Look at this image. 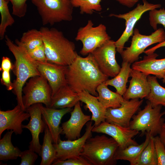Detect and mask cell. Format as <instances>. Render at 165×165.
Masks as SVG:
<instances>
[{"label":"cell","instance_id":"obj_1","mask_svg":"<svg viewBox=\"0 0 165 165\" xmlns=\"http://www.w3.org/2000/svg\"><path fill=\"white\" fill-rule=\"evenodd\" d=\"M66 78L67 84L75 92L86 91L97 97L98 86L108 79L100 69L91 53L86 57L78 55L68 66Z\"/></svg>","mask_w":165,"mask_h":165},{"label":"cell","instance_id":"obj_2","mask_svg":"<svg viewBox=\"0 0 165 165\" xmlns=\"http://www.w3.org/2000/svg\"><path fill=\"white\" fill-rule=\"evenodd\" d=\"M48 62L68 66L78 55L74 43L55 28L42 27L40 29Z\"/></svg>","mask_w":165,"mask_h":165},{"label":"cell","instance_id":"obj_3","mask_svg":"<svg viewBox=\"0 0 165 165\" xmlns=\"http://www.w3.org/2000/svg\"><path fill=\"white\" fill-rule=\"evenodd\" d=\"M5 38L6 45L15 59L14 68L16 79L13 82V93L16 96L17 104L26 111L23 102L24 86L29 78L40 74L36 61L30 56L26 49L18 43H14L7 35L5 36Z\"/></svg>","mask_w":165,"mask_h":165},{"label":"cell","instance_id":"obj_4","mask_svg":"<svg viewBox=\"0 0 165 165\" xmlns=\"http://www.w3.org/2000/svg\"><path fill=\"white\" fill-rule=\"evenodd\" d=\"M118 143L112 138L104 135L91 137L86 141L80 156L88 160L92 165H114Z\"/></svg>","mask_w":165,"mask_h":165},{"label":"cell","instance_id":"obj_5","mask_svg":"<svg viewBox=\"0 0 165 165\" xmlns=\"http://www.w3.org/2000/svg\"><path fill=\"white\" fill-rule=\"evenodd\" d=\"M37 7L43 25L73 19V7L70 0H31Z\"/></svg>","mask_w":165,"mask_h":165},{"label":"cell","instance_id":"obj_6","mask_svg":"<svg viewBox=\"0 0 165 165\" xmlns=\"http://www.w3.org/2000/svg\"><path fill=\"white\" fill-rule=\"evenodd\" d=\"M162 107L159 105L152 107L148 101L144 108L133 116L129 127L141 132V136L146 133L153 137L159 134L164 122L163 116L165 115V111H161Z\"/></svg>","mask_w":165,"mask_h":165},{"label":"cell","instance_id":"obj_7","mask_svg":"<svg viewBox=\"0 0 165 165\" xmlns=\"http://www.w3.org/2000/svg\"><path fill=\"white\" fill-rule=\"evenodd\" d=\"M165 41V32L162 28L155 30L149 35L140 33L138 29H134L130 46L120 54L123 61L130 64L138 61L140 55L144 52L148 47Z\"/></svg>","mask_w":165,"mask_h":165},{"label":"cell","instance_id":"obj_8","mask_svg":"<svg viewBox=\"0 0 165 165\" xmlns=\"http://www.w3.org/2000/svg\"><path fill=\"white\" fill-rule=\"evenodd\" d=\"M94 25L92 21L89 20L85 26L78 30L75 39L82 42V47L80 53L83 56L91 53L111 39L105 25L101 24L94 27Z\"/></svg>","mask_w":165,"mask_h":165},{"label":"cell","instance_id":"obj_9","mask_svg":"<svg viewBox=\"0 0 165 165\" xmlns=\"http://www.w3.org/2000/svg\"><path fill=\"white\" fill-rule=\"evenodd\" d=\"M23 102L26 109L37 103L49 107L52 90L47 80L40 75L31 78L23 88Z\"/></svg>","mask_w":165,"mask_h":165},{"label":"cell","instance_id":"obj_10","mask_svg":"<svg viewBox=\"0 0 165 165\" xmlns=\"http://www.w3.org/2000/svg\"><path fill=\"white\" fill-rule=\"evenodd\" d=\"M143 4H138L137 7L126 13L116 14L111 13L110 16H114L125 21V29L120 38L115 41L116 51L121 54L123 50L125 43L132 36L134 28L137 22L145 12L160 8V4L149 3L146 0H143Z\"/></svg>","mask_w":165,"mask_h":165},{"label":"cell","instance_id":"obj_11","mask_svg":"<svg viewBox=\"0 0 165 165\" xmlns=\"http://www.w3.org/2000/svg\"><path fill=\"white\" fill-rule=\"evenodd\" d=\"M115 41L111 39L91 53L102 72L108 77L113 78L121 67L116 59Z\"/></svg>","mask_w":165,"mask_h":165},{"label":"cell","instance_id":"obj_12","mask_svg":"<svg viewBox=\"0 0 165 165\" xmlns=\"http://www.w3.org/2000/svg\"><path fill=\"white\" fill-rule=\"evenodd\" d=\"M94 126L92 121H89L86 124L85 132L81 137L72 140L62 141L60 138L57 143H54L56 152L55 160H65L80 156L86 141L92 137V130Z\"/></svg>","mask_w":165,"mask_h":165},{"label":"cell","instance_id":"obj_13","mask_svg":"<svg viewBox=\"0 0 165 165\" xmlns=\"http://www.w3.org/2000/svg\"><path fill=\"white\" fill-rule=\"evenodd\" d=\"M92 131L110 136L118 143L120 148H125L131 145H138L133 138L139 132L129 127H124L105 121L97 126H94Z\"/></svg>","mask_w":165,"mask_h":165},{"label":"cell","instance_id":"obj_14","mask_svg":"<svg viewBox=\"0 0 165 165\" xmlns=\"http://www.w3.org/2000/svg\"><path fill=\"white\" fill-rule=\"evenodd\" d=\"M143 101V100L139 99L124 100L119 107L107 108L105 121L124 127H129L131 119L138 111Z\"/></svg>","mask_w":165,"mask_h":165},{"label":"cell","instance_id":"obj_15","mask_svg":"<svg viewBox=\"0 0 165 165\" xmlns=\"http://www.w3.org/2000/svg\"><path fill=\"white\" fill-rule=\"evenodd\" d=\"M42 103L33 104L26 109V111L30 115V120L26 125H22L23 128L28 129L32 137L29 148L40 156L42 145L40 143L39 136L44 130L46 124L43 120L41 108Z\"/></svg>","mask_w":165,"mask_h":165},{"label":"cell","instance_id":"obj_16","mask_svg":"<svg viewBox=\"0 0 165 165\" xmlns=\"http://www.w3.org/2000/svg\"><path fill=\"white\" fill-rule=\"evenodd\" d=\"M40 75L47 81L52 90V96L62 87L67 84L66 75L67 66L59 65L48 62L36 61Z\"/></svg>","mask_w":165,"mask_h":165},{"label":"cell","instance_id":"obj_17","mask_svg":"<svg viewBox=\"0 0 165 165\" xmlns=\"http://www.w3.org/2000/svg\"><path fill=\"white\" fill-rule=\"evenodd\" d=\"M30 117L29 113L18 104L12 109L0 110V138L6 130H12L16 134H21L23 132L22 123Z\"/></svg>","mask_w":165,"mask_h":165},{"label":"cell","instance_id":"obj_18","mask_svg":"<svg viewBox=\"0 0 165 165\" xmlns=\"http://www.w3.org/2000/svg\"><path fill=\"white\" fill-rule=\"evenodd\" d=\"M70 113V119L62 124L61 134L64 135L68 140H72L80 137L82 128L91 120V117L83 113L80 101L74 106Z\"/></svg>","mask_w":165,"mask_h":165},{"label":"cell","instance_id":"obj_19","mask_svg":"<svg viewBox=\"0 0 165 165\" xmlns=\"http://www.w3.org/2000/svg\"><path fill=\"white\" fill-rule=\"evenodd\" d=\"M148 76L142 72L132 68L129 87L123 96L124 99L129 100L145 98L150 91Z\"/></svg>","mask_w":165,"mask_h":165},{"label":"cell","instance_id":"obj_20","mask_svg":"<svg viewBox=\"0 0 165 165\" xmlns=\"http://www.w3.org/2000/svg\"><path fill=\"white\" fill-rule=\"evenodd\" d=\"M41 108L42 119L48 126L53 142L56 144L62 132L61 127L60 126L61 119L64 115L72 111V108L56 109L44 107L42 104Z\"/></svg>","mask_w":165,"mask_h":165},{"label":"cell","instance_id":"obj_21","mask_svg":"<svg viewBox=\"0 0 165 165\" xmlns=\"http://www.w3.org/2000/svg\"><path fill=\"white\" fill-rule=\"evenodd\" d=\"M158 56L154 53L145 56L142 60L133 63L131 68L148 75H153L157 78L162 79L165 74V58L156 59Z\"/></svg>","mask_w":165,"mask_h":165},{"label":"cell","instance_id":"obj_22","mask_svg":"<svg viewBox=\"0 0 165 165\" xmlns=\"http://www.w3.org/2000/svg\"><path fill=\"white\" fill-rule=\"evenodd\" d=\"M79 101L78 93L74 91L67 84L52 96L49 107L56 109L72 108Z\"/></svg>","mask_w":165,"mask_h":165},{"label":"cell","instance_id":"obj_23","mask_svg":"<svg viewBox=\"0 0 165 165\" xmlns=\"http://www.w3.org/2000/svg\"><path fill=\"white\" fill-rule=\"evenodd\" d=\"M79 100L86 105L92 113L91 121L94 122V126H97L105 121L106 109L98 100L97 96L92 95L86 91L78 93Z\"/></svg>","mask_w":165,"mask_h":165},{"label":"cell","instance_id":"obj_24","mask_svg":"<svg viewBox=\"0 0 165 165\" xmlns=\"http://www.w3.org/2000/svg\"><path fill=\"white\" fill-rule=\"evenodd\" d=\"M145 134V140L140 145H131L124 149L119 147L115 154V160L116 161L127 160L130 162V165H136L143 151L150 140V134L148 133Z\"/></svg>","mask_w":165,"mask_h":165},{"label":"cell","instance_id":"obj_25","mask_svg":"<svg viewBox=\"0 0 165 165\" xmlns=\"http://www.w3.org/2000/svg\"><path fill=\"white\" fill-rule=\"evenodd\" d=\"M105 83L99 85L97 88L98 100L106 109L119 107L124 99L122 96L117 92L109 90Z\"/></svg>","mask_w":165,"mask_h":165},{"label":"cell","instance_id":"obj_26","mask_svg":"<svg viewBox=\"0 0 165 165\" xmlns=\"http://www.w3.org/2000/svg\"><path fill=\"white\" fill-rule=\"evenodd\" d=\"M131 64L127 62L123 61L121 67L118 74L105 82L107 86L114 87L116 90V92L122 96L127 89L126 85L132 69Z\"/></svg>","mask_w":165,"mask_h":165},{"label":"cell","instance_id":"obj_27","mask_svg":"<svg viewBox=\"0 0 165 165\" xmlns=\"http://www.w3.org/2000/svg\"><path fill=\"white\" fill-rule=\"evenodd\" d=\"M44 132L40 155L42 158L40 165H50L56 160V152L52 144L53 141L52 135L46 124Z\"/></svg>","mask_w":165,"mask_h":165},{"label":"cell","instance_id":"obj_28","mask_svg":"<svg viewBox=\"0 0 165 165\" xmlns=\"http://www.w3.org/2000/svg\"><path fill=\"white\" fill-rule=\"evenodd\" d=\"M13 130L6 132L0 140V160L7 161L16 160L20 157L21 151L14 146L11 142V137Z\"/></svg>","mask_w":165,"mask_h":165},{"label":"cell","instance_id":"obj_29","mask_svg":"<svg viewBox=\"0 0 165 165\" xmlns=\"http://www.w3.org/2000/svg\"><path fill=\"white\" fill-rule=\"evenodd\" d=\"M148 79L150 91L145 98L152 107L159 105L165 107V88L160 85L155 76L148 75Z\"/></svg>","mask_w":165,"mask_h":165},{"label":"cell","instance_id":"obj_30","mask_svg":"<svg viewBox=\"0 0 165 165\" xmlns=\"http://www.w3.org/2000/svg\"><path fill=\"white\" fill-rule=\"evenodd\" d=\"M15 43L23 46L28 52L43 44L41 31L35 29L29 30L23 33L20 40L16 39Z\"/></svg>","mask_w":165,"mask_h":165},{"label":"cell","instance_id":"obj_31","mask_svg":"<svg viewBox=\"0 0 165 165\" xmlns=\"http://www.w3.org/2000/svg\"><path fill=\"white\" fill-rule=\"evenodd\" d=\"M153 137L143 151L136 165H157V160Z\"/></svg>","mask_w":165,"mask_h":165},{"label":"cell","instance_id":"obj_32","mask_svg":"<svg viewBox=\"0 0 165 165\" xmlns=\"http://www.w3.org/2000/svg\"><path fill=\"white\" fill-rule=\"evenodd\" d=\"M9 2L0 0V13L1 21L0 24V39L2 40L5 37L7 27L11 26L15 20L10 13L8 4Z\"/></svg>","mask_w":165,"mask_h":165},{"label":"cell","instance_id":"obj_33","mask_svg":"<svg viewBox=\"0 0 165 165\" xmlns=\"http://www.w3.org/2000/svg\"><path fill=\"white\" fill-rule=\"evenodd\" d=\"M102 0H70L73 7L79 8L80 13L91 15L94 11L100 12L102 9Z\"/></svg>","mask_w":165,"mask_h":165},{"label":"cell","instance_id":"obj_34","mask_svg":"<svg viewBox=\"0 0 165 165\" xmlns=\"http://www.w3.org/2000/svg\"><path fill=\"white\" fill-rule=\"evenodd\" d=\"M149 20L151 26L155 30H157L158 24H162L165 28V10L164 8L149 11Z\"/></svg>","mask_w":165,"mask_h":165},{"label":"cell","instance_id":"obj_35","mask_svg":"<svg viewBox=\"0 0 165 165\" xmlns=\"http://www.w3.org/2000/svg\"><path fill=\"white\" fill-rule=\"evenodd\" d=\"M10 2L12 5V14L18 17L24 16L27 11V1L28 0H5Z\"/></svg>","mask_w":165,"mask_h":165},{"label":"cell","instance_id":"obj_36","mask_svg":"<svg viewBox=\"0 0 165 165\" xmlns=\"http://www.w3.org/2000/svg\"><path fill=\"white\" fill-rule=\"evenodd\" d=\"M157 160V165H165V148L159 136L153 137Z\"/></svg>","mask_w":165,"mask_h":165},{"label":"cell","instance_id":"obj_37","mask_svg":"<svg viewBox=\"0 0 165 165\" xmlns=\"http://www.w3.org/2000/svg\"><path fill=\"white\" fill-rule=\"evenodd\" d=\"M53 165H92L86 159L80 156L79 157L72 158L65 160H56Z\"/></svg>","mask_w":165,"mask_h":165},{"label":"cell","instance_id":"obj_38","mask_svg":"<svg viewBox=\"0 0 165 165\" xmlns=\"http://www.w3.org/2000/svg\"><path fill=\"white\" fill-rule=\"evenodd\" d=\"M21 161L20 165H33L38 158L35 152L29 149L21 152L20 157Z\"/></svg>","mask_w":165,"mask_h":165},{"label":"cell","instance_id":"obj_39","mask_svg":"<svg viewBox=\"0 0 165 165\" xmlns=\"http://www.w3.org/2000/svg\"><path fill=\"white\" fill-rule=\"evenodd\" d=\"M28 52L30 56L36 61L42 62H48L43 44Z\"/></svg>","mask_w":165,"mask_h":165},{"label":"cell","instance_id":"obj_40","mask_svg":"<svg viewBox=\"0 0 165 165\" xmlns=\"http://www.w3.org/2000/svg\"><path fill=\"white\" fill-rule=\"evenodd\" d=\"M1 81V83L5 86L7 90H13L14 83L11 82L10 71H2Z\"/></svg>","mask_w":165,"mask_h":165},{"label":"cell","instance_id":"obj_41","mask_svg":"<svg viewBox=\"0 0 165 165\" xmlns=\"http://www.w3.org/2000/svg\"><path fill=\"white\" fill-rule=\"evenodd\" d=\"M14 67V66L12 65L11 61L9 57L5 56L2 57L0 68L1 71H10L11 70H13Z\"/></svg>","mask_w":165,"mask_h":165},{"label":"cell","instance_id":"obj_42","mask_svg":"<svg viewBox=\"0 0 165 165\" xmlns=\"http://www.w3.org/2000/svg\"><path fill=\"white\" fill-rule=\"evenodd\" d=\"M120 4L129 8L133 7L140 0H116Z\"/></svg>","mask_w":165,"mask_h":165},{"label":"cell","instance_id":"obj_43","mask_svg":"<svg viewBox=\"0 0 165 165\" xmlns=\"http://www.w3.org/2000/svg\"><path fill=\"white\" fill-rule=\"evenodd\" d=\"M164 46H165V41L163 42L158 43L151 48L145 50L144 53L147 55L151 54L154 53L155 51L158 49Z\"/></svg>","mask_w":165,"mask_h":165},{"label":"cell","instance_id":"obj_44","mask_svg":"<svg viewBox=\"0 0 165 165\" xmlns=\"http://www.w3.org/2000/svg\"><path fill=\"white\" fill-rule=\"evenodd\" d=\"M159 134L160 140L165 148V122L163 123Z\"/></svg>","mask_w":165,"mask_h":165},{"label":"cell","instance_id":"obj_45","mask_svg":"<svg viewBox=\"0 0 165 165\" xmlns=\"http://www.w3.org/2000/svg\"><path fill=\"white\" fill-rule=\"evenodd\" d=\"M162 82L163 83L165 84V74L162 78Z\"/></svg>","mask_w":165,"mask_h":165}]
</instances>
